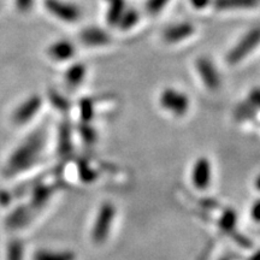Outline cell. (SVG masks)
<instances>
[{"label":"cell","mask_w":260,"mask_h":260,"mask_svg":"<svg viewBox=\"0 0 260 260\" xmlns=\"http://www.w3.org/2000/svg\"><path fill=\"white\" fill-rule=\"evenodd\" d=\"M48 56L56 61H68L76 54V46L70 40H57L48 47Z\"/></svg>","instance_id":"obj_11"},{"label":"cell","mask_w":260,"mask_h":260,"mask_svg":"<svg viewBox=\"0 0 260 260\" xmlns=\"http://www.w3.org/2000/svg\"><path fill=\"white\" fill-rule=\"evenodd\" d=\"M59 152L60 153H65V152H69L71 149V136L70 132L68 130L67 126H63L60 130V136H59Z\"/></svg>","instance_id":"obj_23"},{"label":"cell","mask_w":260,"mask_h":260,"mask_svg":"<svg viewBox=\"0 0 260 260\" xmlns=\"http://www.w3.org/2000/svg\"><path fill=\"white\" fill-rule=\"evenodd\" d=\"M80 41L84 46L100 47L109 45L111 42V37L103 28L87 27L80 32Z\"/></svg>","instance_id":"obj_10"},{"label":"cell","mask_w":260,"mask_h":260,"mask_svg":"<svg viewBox=\"0 0 260 260\" xmlns=\"http://www.w3.org/2000/svg\"><path fill=\"white\" fill-rule=\"evenodd\" d=\"M237 220H239V217H237V212L232 207H226L224 209L222 212H220V216L218 220H217V224H218L219 229L222 230L223 233L226 234H234L236 230Z\"/></svg>","instance_id":"obj_18"},{"label":"cell","mask_w":260,"mask_h":260,"mask_svg":"<svg viewBox=\"0 0 260 260\" xmlns=\"http://www.w3.org/2000/svg\"><path fill=\"white\" fill-rule=\"evenodd\" d=\"M24 246L23 242L18 239H14L9 242L6 251V260H23Z\"/></svg>","instance_id":"obj_20"},{"label":"cell","mask_w":260,"mask_h":260,"mask_svg":"<svg viewBox=\"0 0 260 260\" xmlns=\"http://www.w3.org/2000/svg\"><path fill=\"white\" fill-rule=\"evenodd\" d=\"M34 0H16V6H17L18 11L28 12L31 9Z\"/></svg>","instance_id":"obj_29"},{"label":"cell","mask_w":260,"mask_h":260,"mask_svg":"<svg viewBox=\"0 0 260 260\" xmlns=\"http://www.w3.org/2000/svg\"><path fill=\"white\" fill-rule=\"evenodd\" d=\"M260 0H212L214 9L218 11H232V10L252 9L258 6Z\"/></svg>","instance_id":"obj_16"},{"label":"cell","mask_w":260,"mask_h":260,"mask_svg":"<svg viewBox=\"0 0 260 260\" xmlns=\"http://www.w3.org/2000/svg\"><path fill=\"white\" fill-rule=\"evenodd\" d=\"M171 0H147L146 3V9L149 14L157 15L161 12L167 6L170 4Z\"/></svg>","instance_id":"obj_22"},{"label":"cell","mask_w":260,"mask_h":260,"mask_svg":"<svg viewBox=\"0 0 260 260\" xmlns=\"http://www.w3.org/2000/svg\"><path fill=\"white\" fill-rule=\"evenodd\" d=\"M54 188L48 184L40 183L37 184L32 189L31 193V200H30V209L39 210L41 207H44L47 204V201L50 200V198L53 195Z\"/></svg>","instance_id":"obj_13"},{"label":"cell","mask_w":260,"mask_h":260,"mask_svg":"<svg viewBox=\"0 0 260 260\" xmlns=\"http://www.w3.org/2000/svg\"><path fill=\"white\" fill-rule=\"evenodd\" d=\"M32 260H77V255L71 249H39Z\"/></svg>","instance_id":"obj_15"},{"label":"cell","mask_w":260,"mask_h":260,"mask_svg":"<svg viewBox=\"0 0 260 260\" xmlns=\"http://www.w3.org/2000/svg\"><path fill=\"white\" fill-rule=\"evenodd\" d=\"M255 115V109L251 104L247 102V104L242 106H239L236 111V117L240 121H246V119H252Z\"/></svg>","instance_id":"obj_24"},{"label":"cell","mask_w":260,"mask_h":260,"mask_svg":"<svg viewBox=\"0 0 260 260\" xmlns=\"http://www.w3.org/2000/svg\"><path fill=\"white\" fill-rule=\"evenodd\" d=\"M12 195H14L12 191L0 190V205H2V206H8V205L11 204Z\"/></svg>","instance_id":"obj_30"},{"label":"cell","mask_w":260,"mask_h":260,"mask_svg":"<svg viewBox=\"0 0 260 260\" xmlns=\"http://www.w3.org/2000/svg\"><path fill=\"white\" fill-rule=\"evenodd\" d=\"M248 103L254 107L260 109V88H253L248 94Z\"/></svg>","instance_id":"obj_28"},{"label":"cell","mask_w":260,"mask_h":260,"mask_svg":"<svg viewBox=\"0 0 260 260\" xmlns=\"http://www.w3.org/2000/svg\"><path fill=\"white\" fill-rule=\"evenodd\" d=\"M87 76V67L81 61L71 64L64 73V82L71 89L79 88Z\"/></svg>","instance_id":"obj_12"},{"label":"cell","mask_w":260,"mask_h":260,"mask_svg":"<svg viewBox=\"0 0 260 260\" xmlns=\"http://www.w3.org/2000/svg\"><path fill=\"white\" fill-rule=\"evenodd\" d=\"M107 4V12H106V21L110 25L117 27L122 15L124 14L126 10L125 0H104Z\"/></svg>","instance_id":"obj_17"},{"label":"cell","mask_w":260,"mask_h":260,"mask_svg":"<svg viewBox=\"0 0 260 260\" xmlns=\"http://www.w3.org/2000/svg\"><path fill=\"white\" fill-rule=\"evenodd\" d=\"M247 260H260V249H256V251Z\"/></svg>","instance_id":"obj_32"},{"label":"cell","mask_w":260,"mask_h":260,"mask_svg":"<svg viewBox=\"0 0 260 260\" xmlns=\"http://www.w3.org/2000/svg\"><path fill=\"white\" fill-rule=\"evenodd\" d=\"M95 113V106H94L93 99L90 98H83L80 102V116L84 123H89L93 119Z\"/></svg>","instance_id":"obj_21"},{"label":"cell","mask_w":260,"mask_h":260,"mask_svg":"<svg viewBox=\"0 0 260 260\" xmlns=\"http://www.w3.org/2000/svg\"><path fill=\"white\" fill-rule=\"evenodd\" d=\"M195 68H197V73L199 75L201 82L207 89L216 92L220 88L222 80H220L219 71L216 64L209 57L198 58V60L195 61Z\"/></svg>","instance_id":"obj_7"},{"label":"cell","mask_w":260,"mask_h":260,"mask_svg":"<svg viewBox=\"0 0 260 260\" xmlns=\"http://www.w3.org/2000/svg\"><path fill=\"white\" fill-rule=\"evenodd\" d=\"M50 100L56 109L58 110H67L69 109V102L61 95L60 93L56 92V90H51L50 92Z\"/></svg>","instance_id":"obj_25"},{"label":"cell","mask_w":260,"mask_h":260,"mask_svg":"<svg viewBox=\"0 0 260 260\" xmlns=\"http://www.w3.org/2000/svg\"><path fill=\"white\" fill-rule=\"evenodd\" d=\"M139 19L140 14L138 12V10L126 8L124 14L122 15L121 19H119L117 27L121 28V30H130V29L134 28L139 23Z\"/></svg>","instance_id":"obj_19"},{"label":"cell","mask_w":260,"mask_h":260,"mask_svg":"<svg viewBox=\"0 0 260 260\" xmlns=\"http://www.w3.org/2000/svg\"><path fill=\"white\" fill-rule=\"evenodd\" d=\"M45 8L52 16L65 23H76L82 17L79 5L64 0H45Z\"/></svg>","instance_id":"obj_5"},{"label":"cell","mask_w":260,"mask_h":260,"mask_svg":"<svg viewBox=\"0 0 260 260\" xmlns=\"http://www.w3.org/2000/svg\"><path fill=\"white\" fill-rule=\"evenodd\" d=\"M117 216L116 206L111 201H105L100 205L90 229V240L94 245L102 246L107 241Z\"/></svg>","instance_id":"obj_2"},{"label":"cell","mask_w":260,"mask_h":260,"mask_svg":"<svg viewBox=\"0 0 260 260\" xmlns=\"http://www.w3.org/2000/svg\"><path fill=\"white\" fill-rule=\"evenodd\" d=\"M46 144V134L44 130H35L15 149L5 168L6 176H16L32 168L38 161Z\"/></svg>","instance_id":"obj_1"},{"label":"cell","mask_w":260,"mask_h":260,"mask_svg":"<svg viewBox=\"0 0 260 260\" xmlns=\"http://www.w3.org/2000/svg\"><path fill=\"white\" fill-rule=\"evenodd\" d=\"M31 217V209L27 206H18L6 218V226L10 229H18L27 225Z\"/></svg>","instance_id":"obj_14"},{"label":"cell","mask_w":260,"mask_h":260,"mask_svg":"<svg viewBox=\"0 0 260 260\" xmlns=\"http://www.w3.org/2000/svg\"><path fill=\"white\" fill-rule=\"evenodd\" d=\"M195 32L194 24L190 22H178V23L169 25L162 31V40L167 44H180V42L187 40Z\"/></svg>","instance_id":"obj_9"},{"label":"cell","mask_w":260,"mask_h":260,"mask_svg":"<svg viewBox=\"0 0 260 260\" xmlns=\"http://www.w3.org/2000/svg\"><path fill=\"white\" fill-rule=\"evenodd\" d=\"M190 5L197 10H203L212 4V0H189Z\"/></svg>","instance_id":"obj_31"},{"label":"cell","mask_w":260,"mask_h":260,"mask_svg":"<svg viewBox=\"0 0 260 260\" xmlns=\"http://www.w3.org/2000/svg\"><path fill=\"white\" fill-rule=\"evenodd\" d=\"M158 103L164 111L175 117H184L190 110V99L188 94L174 87L162 89L159 94Z\"/></svg>","instance_id":"obj_3"},{"label":"cell","mask_w":260,"mask_h":260,"mask_svg":"<svg viewBox=\"0 0 260 260\" xmlns=\"http://www.w3.org/2000/svg\"><path fill=\"white\" fill-rule=\"evenodd\" d=\"M213 177L212 162L206 155L195 159L190 170L191 186L198 190H206L211 186Z\"/></svg>","instance_id":"obj_6"},{"label":"cell","mask_w":260,"mask_h":260,"mask_svg":"<svg viewBox=\"0 0 260 260\" xmlns=\"http://www.w3.org/2000/svg\"><path fill=\"white\" fill-rule=\"evenodd\" d=\"M249 217L253 222L260 223V198L253 201L251 207H249Z\"/></svg>","instance_id":"obj_27"},{"label":"cell","mask_w":260,"mask_h":260,"mask_svg":"<svg viewBox=\"0 0 260 260\" xmlns=\"http://www.w3.org/2000/svg\"><path fill=\"white\" fill-rule=\"evenodd\" d=\"M254 188L260 193V172H259L258 176H256L255 180H254Z\"/></svg>","instance_id":"obj_33"},{"label":"cell","mask_w":260,"mask_h":260,"mask_svg":"<svg viewBox=\"0 0 260 260\" xmlns=\"http://www.w3.org/2000/svg\"><path fill=\"white\" fill-rule=\"evenodd\" d=\"M41 106L42 98L40 95L29 96L15 110L14 115H12V121L17 125H23L25 123L30 122L35 115L40 111Z\"/></svg>","instance_id":"obj_8"},{"label":"cell","mask_w":260,"mask_h":260,"mask_svg":"<svg viewBox=\"0 0 260 260\" xmlns=\"http://www.w3.org/2000/svg\"><path fill=\"white\" fill-rule=\"evenodd\" d=\"M260 44V28L251 29L247 31L240 41L226 54V61L230 65H236L255 50Z\"/></svg>","instance_id":"obj_4"},{"label":"cell","mask_w":260,"mask_h":260,"mask_svg":"<svg viewBox=\"0 0 260 260\" xmlns=\"http://www.w3.org/2000/svg\"><path fill=\"white\" fill-rule=\"evenodd\" d=\"M79 171H80L81 180L82 181L92 182L95 180V174H94V171L89 168L88 164H81L79 168Z\"/></svg>","instance_id":"obj_26"}]
</instances>
